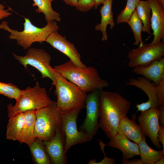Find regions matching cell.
<instances>
[{"mask_svg":"<svg viewBox=\"0 0 164 164\" xmlns=\"http://www.w3.org/2000/svg\"><path fill=\"white\" fill-rule=\"evenodd\" d=\"M36 110L25 112V121L21 133L18 141L21 143L30 145L36 138L34 130L36 120Z\"/></svg>","mask_w":164,"mask_h":164,"instance_id":"cell-20","label":"cell"},{"mask_svg":"<svg viewBox=\"0 0 164 164\" xmlns=\"http://www.w3.org/2000/svg\"><path fill=\"white\" fill-rule=\"evenodd\" d=\"M11 9H5V6L0 3V20L8 17L12 14L9 12Z\"/></svg>","mask_w":164,"mask_h":164,"instance_id":"cell-32","label":"cell"},{"mask_svg":"<svg viewBox=\"0 0 164 164\" xmlns=\"http://www.w3.org/2000/svg\"><path fill=\"white\" fill-rule=\"evenodd\" d=\"M131 105L130 101L116 92L100 91L99 126L110 140L118 134L120 122Z\"/></svg>","mask_w":164,"mask_h":164,"instance_id":"cell-1","label":"cell"},{"mask_svg":"<svg viewBox=\"0 0 164 164\" xmlns=\"http://www.w3.org/2000/svg\"><path fill=\"white\" fill-rule=\"evenodd\" d=\"M158 1L162 4L163 7L164 8V0H158Z\"/></svg>","mask_w":164,"mask_h":164,"instance_id":"cell-39","label":"cell"},{"mask_svg":"<svg viewBox=\"0 0 164 164\" xmlns=\"http://www.w3.org/2000/svg\"><path fill=\"white\" fill-rule=\"evenodd\" d=\"M43 142L46 150L53 164L67 163L64 150L65 135L61 125L56 129L54 136L51 140Z\"/></svg>","mask_w":164,"mask_h":164,"instance_id":"cell-14","label":"cell"},{"mask_svg":"<svg viewBox=\"0 0 164 164\" xmlns=\"http://www.w3.org/2000/svg\"><path fill=\"white\" fill-rule=\"evenodd\" d=\"M24 29L19 31L11 29L8 25L7 22L3 21L0 24V29H3L10 33L9 36L11 39L16 40L17 44L26 50L31 47L33 43L38 42L42 43L53 31L58 30L59 27L56 21L47 22L46 25L39 28L34 25L29 19L24 18Z\"/></svg>","mask_w":164,"mask_h":164,"instance_id":"cell-3","label":"cell"},{"mask_svg":"<svg viewBox=\"0 0 164 164\" xmlns=\"http://www.w3.org/2000/svg\"><path fill=\"white\" fill-rule=\"evenodd\" d=\"M107 0H95V4L94 8L97 9L98 7L101 4H103L104 2Z\"/></svg>","mask_w":164,"mask_h":164,"instance_id":"cell-37","label":"cell"},{"mask_svg":"<svg viewBox=\"0 0 164 164\" xmlns=\"http://www.w3.org/2000/svg\"><path fill=\"white\" fill-rule=\"evenodd\" d=\"M151 8V28L154 38L149 44L153 45L164 42V8L158 0H149Z\"/></svg>","mask_w":164,"mask_h":164,"instance_id":"cell-15","label":"cell"},{"mask_svg":"<svg viewBox=\"0 0 164 164\" xmlns=\"http://www.w3.org/2000/svg\"><path fill=\"white\" fill-rule=\"evenodd\" d=\"M139 155L143 164H155L164 154V150H155L146 142L145 136H144L138 144Z\"/></svg>","mask_w":164,"mask_h":164,"instance_id":"cell-22","label":"cell"},{"mask_svg":"<svg viewBox=\"0 0 164 164\" xmlns=\"http://www.w3.org/2000/svg\"><path fill=\"white\" fill-rule=\"evenodd\" d=\"M100 91L96 90L87 95L85 106V118L79 128L80 130L85 132L93 137L96 135L99 126V100Z\"/></svg>","mask_w":164,"mask_h":164,"instance_id":"cell-10","label":"cell"},{"mask_svg":"<svg viewBox=\"0 0 164 164\" xmlns=\"http://www.w3.org/2000/svg\"><path fill=\"white\" fill-rule=\"evenodd\" d=\"M127 23L130 27L134 34L135 39L134 45H142L144 44L142 36L143 24L135 10Z\"/></svg>","mask_w":164,"mask_h":164,"instance_id":"cell-26","label":"cell"},{"mask_svg":"<svg viewBox=\"0 0 164 164\" xmlns=\"http://www.w3.org/2000/svg\"><path fill=\"white\" fill-rule=\"evenodd\" d=\"M9 118L6 138L9 140L18 141L25 123V112L16 114Z\"/></svg>","mask_w":164,"mask_h":164,"instance_id":"cell-21","label":"cell"},{"mask_svg":"<svg viewBox=\"0 0 164 164\" xmlns=\"http://www.w3.org/2000/svg\"><path fill=\"white\" fill-rule=\"evenodd\" d=\"M57 73L53 84L55 87L57 108L61 112L77 109L82 110L85 106L87 93Z\"/></svg>","mask_w":164,"mask_h":164,"instance_id":"cell-4","label":"cell"},{"mask_svg":"<svg viewBox=\"0 0 164 164\" xmlns=\"http://www.w3.org/2000/svg\"><path fill=\"white\" fill-rule=\"evenodd\" d=\"M66 4L69 5L76 7L78 0H62Z\"/></svg>","mask_w":164,"mask_h":164,"instance_id":"cell-36","label":"cell"},{"mask_svg":"<svg viewBox=\"0 0 164 164\" xmlns=\"http://www.w3.org/2000/svg\"><path fill=\"white\" fill-rule=\"evenodd\" d=\"M108 146L120 150L122 154V159H129L139 155L138 144L118 133L108 142Z\"/></svg>","mask_w":164,"mask_h":164,"instance_id":"cell-18","label":"cell"},{"mask_svg":"<svg viewBox=\"0 0 164 164\" xmlns=\"http://www.w3.org/2000/svg\"><path fill=\"white\" fill-rule=\"evenodd\" d=\"M159 114L158 108H151L140 111L138 119L144 135L148 137L154 146L159 149L162 146L157 137L160 126Z\"/></svg>","mask_w":164,"mask_h":164,"instance_id":"cell-11","label":"cell"},{"mask_svg":"<svg viewBox=\"0 0 164 164\" xmlns=\"http://www.w3.org/2000/svg\"><path fill=\"white\" fill-rule=\"evenodd\" d=\"M58 30L52 32L46 39V42L53 48L67 56L70 60L78 67H86L81 61L80 54L74 45L58 32Z\"/></svg>","mask_w":164,"mask_h":164,"instance_id":"cell-12","label":"cell"},{"mask_svg":"<svg viewBox=\"0 0 164 164\" xmlns=\"http://www.w3.org/2000/svg\"><path fill=\"white\" fill-rule=\"evenodd\" d=\"M15 101V105L10 103L7 105L8 117L18 113L36 110L47 105L52 101L46 89L40 87L37 82L33 87H28L22 90Z\"/></svg>","mask_w":164,"mask_h":164,"instance_id":"cell-6","label":"cell"},{"mask_svg":"<svg viewBox=\"0 0 164 164\" xmlns=\"http://www.w3.org/2000/svg\"><path fill=\"white\" fill-rule=\"evenodd\" d=\"M130 119L126 115L121 119L118 125V133L138 144L144 136L139 125L136 121V114Z\"/></svg>","mask_w":164,"mask_h":164,"instance_id":"cell-17","label":"cell"},{"mask_svg":"<svg viewBox=\"0 0 164 164\" xmlns=\"http://www.w3.org/2000/svg\"><path fill=\"white\" fill-rule=\"evenodd\" d=\"M156 91L159 105L164 106V77L156 86Z\"/></svg>","mask_w":164,"mask_h":164,"instance_id":"cell-31","label":"cell"},{"mask_svg":"<svg viewBox=\"0 0 164 164\" xmlns=\"http://www.w3.org/2000/svg\"><path fill=\"white\" fill-rule=\"evenodd\" d=\"M134 72L142 76L157 85L164 77V58L156 60L146 65H139L134 67Z\"/></svg>","mask_w":164,"mask_h":164,"instance_id":"cell-16","label":"cell"},{"mask_svg":"<svg viewBox=\"0 0 164 164\" xmlns=\"http://www.w3.org/2000/svg\"><path fill=\"white\" fill-rule=\"evenodd\" d=\"M135 10L143 24L142 31L150 34L151 8L149 0H139Z\"/></svg>","mask_w":164,"mask_h":164,"instance_id":"cell-24","label":"cell"},{"mask_svg":"<svg viewBox=\"0 0 164 164\" xmlns=\"http://www.w3.org/2000/svg\"><path fill=\"white\" fill-rule=\"evenodd\" d=\"M164 156H163L160 159L157 161L155 164H164Z\"/></svg>","mask_w":164,"mask_h":164,"instance_id":"cell-38","label":"cell"},{"mask_svg":"<svg viewBox=\"0 0 164 164\" xmlns=\"http://www.w3.org/2000/svg\"><path fill=\"white\" fill-rule=\"evenodd\" d=\"M81 110L77 109L67 112H60L61 126L65 135L66 154L72 146L90 141L93 138L86 132L77 129V119Z\"/></svg>","mask_w":164,"mask_h":164,"instance_id":"cell-8","label":"cell"},{"mask_svg":"<svg viewBox=\"0 0 164 164\" xmlns=\"http://www.w3.org/2000/svg\"><path fill=\"white\" fill-rule=\"evenodd\" d=\"M158 139L159 142L162 145L163 149L164 150V126L160 125L158 133Z\"/></svg>","mask_w":164,"mask_h":164,"instance_id":"cell-33","label":"cell"},{"mask_svg":"<svg viewBox=\"0 0 164 164\" xmlns=\"http://www.w3.org/2000/svg\"><path fill=\"white\" fill-rule=\"evenodd\" d=\"M22 90L11 83L0 81V94L8 98L16 100L19 97Z\"/></svg>","mask_w":164,"mask_h":164,"instance_id":"cell-28","label":"cell"},{"mask_svg":"<svg viewBox=\"0 0 164 164\" xmlns=\"http://www.w3.org/2000/svg\"><path fill=\"white\" fill-rule=\"evenodd\" d=\"M33 158L37 164H50L51 160L43 141L36 138L29 146Z\"/></svg>","mask_w":164,"mask_h":164,"instance_id":"cell-25","label":"cell"},{"mask_svg":"<svg viewBox=\"0 0 164 164\" xmlns=\"http://www.w3.org/2000/svg\"><path fill=\"white\" fill-rule=\"evenodd\" d=\"M95 0H78L76 9L80 11L86 12L94 7Z\"/></svg>","mask_w":164,"mask_h":164,"instance_id":"cell-29","label":"cell"},{"mask_svg":"<svg viewBox=\"0 0 164 164\" xmlns=\"http://www.w3.org/2000/svg\"><path fill=\"white\" fill-rule=\"evenodd\" d=\"M127 85L136 87L143 91L147 95L148 100L145 102L137 104V111H144L151 108H158L159 105L157 97L156 86L153 83L141 77L137 79L131 78L127 82Z\"/></svg>","mask_w":164,"mask_h":164,"instance_id":"cell-13","label":"cell"},{"mask_svg":"<svg viewBox=\"0 0 164 164\" xmlns=\"http://www.w3.org/2000/svg\"><path fill=\"white\" fill-rule=\"evenodd\" d=\"M99 143L101 146V150L104 155V158L101 161L99 162H96L95 159H92L90 160L88 162V164H114L115 160L112 158H108L105 155L104 151V147L107 145L105 144L102 141L99 140Z\"/></svg>","mask_w":164,"mask_h":164,"instance_id":"cell-30","label":"cell"},{"mask_svg":"<svg viewBox=\"0 0 164 164\" xmlns=\"http://www.w3.org/2000/svg\"><path fill=\"white\" fill-rule=\"evenodd\" d=\"M138 1L139 0H127L125 7L120 12L117 17L116 22L117 24L128 22L135 10Z\"/></svg>","mask_w":164,"mask_h":164,"instance_id":"cell-27","label":"cell"},{"mask_svg":"<svg viewBox=\"0 0 164 164\" xmlns=\"http://www.w3.org/2000/svg\"><path fill=\"white\" fill-rule=\"evenodd\" d=\"M123 164H143L141 159H135L132 160H121Z\"/></svg>","mask_w":164,"mask_h":164,"instance_id":"cell-35","label":"cell"},{"mask_svg":"<svg viewBox=\"0 0 164 164\" xmlns=\"http://www.w3.org/2000/svg\"><path fill=\"white\" fill-rule=\"evenodd\" d=\"M14 58L25 68L31 66L38 70L43 78H48L53 84L56 78L57 72L50 65L51 57L45 50L41 49L30 48L25 55L22 56L13 53Z\"/></svg>","mask_w":164,"mask_h":164,"instance_id":"cell-7","label":"cell"},{"mask_svg":"<svg viewBox=\"0 0 164 164\" xmlns=\"http://www.w3.org/2000/svg\"><path fill=\"white\" fill-rule=\"evenodd\" d=\"M158 109L159 124L160 125L164 126V106H160Z\"/></svg>","mask_w":164,"mask_h":164,"instance_id":"cell-34","label":"cell"},{"mask_svg":"<svg viewBox=\"0 0 164 164\" xmlns=\"http://www.w3.org/2000/svg\"><path fill=\"white\" fill-rule=\"evenodd\" d=\"M34 135L43 141H49L54 136L56 129L62 125L60 111L56 101L36 110Z\"/></svg>","mask_w":164,"mask_h":164,"instance_id":"cell-5","label":"cell"},{"mask_svg":"<svg viewBox=\"0 0 164 164\" xmlns=\"http://www.w3.org/2000/svg\"><path fill=\"white\" fill-rule=\"evenodd\" d=\"M56 72L86 93L102 90L109 86L108 82L100 76L97 70L92 67H80L70 60L54 66Z\"/></svg>","mask_w":164,"mask_h":164,"instance_id":"cell-2","label":"cell"},{"mask_svg":"<svg viewBox=\"0 0 164 164\" xmlns=\"http://www.w3.org/2000/svg\"><path fill=\"white\" fill-rule=\"evenodd\" d=\"M164 56V42L161 41L153 45L143 44L128 52L127 56L129 60L128 65L133 68L138 66L146 65Z\"/></svg>","mask_w":164,"mask_h":164,"instance_id":"cell-9","label":"cell"},{"mask_svg":"<svg viewBox=\"0 0 164 164\" xmlns=\"http://www.w3.org/2000/svg\"><path fill=\"white\" fill-rule=\"evenodd\" d=\"M113 0H107L103 4L99 10L101 15V22L95 27V31H100L102 34V40H108L106 29L108 25L112 29L115 26L113 12L112 10Z\"/></svg>","mask_w":164,"mask_h":164,"instance_id":"cell-19","label":"cell"},{"mask_svg":"<svg viewBox=\"0 0 164 164\" xmlns=\"http://www.w3.org/2000/svg\"><path fill=\"white\" fill-rule=\"evenodd\" d=\"M33 6L37 8L35 10L39 13H43L47 22L55 21L60 22L61 18L60 14L53 9L51 4L54 0H32Z\"/></svg>","mask_w":164,"mask_h":164,"instance_id":"cell-23","label":"cell"}]
</instances>
